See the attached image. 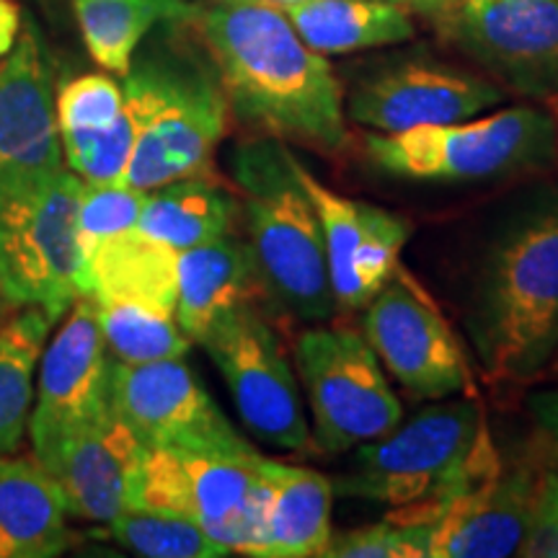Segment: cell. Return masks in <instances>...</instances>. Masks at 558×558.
I'll list each match as a JSON object with an SVG mask.
<instances>
[{
    "label": "cell",
    "instance_id": "cell-1",
    "mask_svg": "<svg viewBox=\"0 0 558 558\" xmlns=\"http://www.w3.org/2000/svg\"><path fill=\"white\" fill-rule=\"evenodd\" d=\"M190 24L213 60L228 107L264 137L292 140L326 153L347 145L341 83L282 11L251 0H215Z\"/></svg>",
    "mask_w": 558,
    "mask_h": 558
},
{
    "label": "cell",
    "instance_id": "cell-2",
    "mask_svg": "<svg viewBox=\"0 0 558 558\" xmlns=\"http://www.w3.org/2000/svg\"><path fill=\"white\" fill-rule=\"evenodd\" d=\"M469 331L486 378L527 383L558 352V190L501 228L481 264Z\"/></svg>",
    "mask_w": 558,
    "mask_h": 558
},
{
    "label": "cell",
    "instance_id": "cell-3",
    "mask_svg": "<svg viewBox=\"0 0 558 558\" xmlns=\"http://www.w3.org/2000/svg\"><path fill=\"white\" fill-rule=\"evenodd\" d=\"M230 171L243 197L248 246L267 295L290 316L329 320L337 311L324 233L316 207L298 177V158L284 140L256 137L230 156Z\"/></svg>",
    "mask_w": 558,
    "mask_h": 558
},
{
    "label": "cell",
    "instance_id": "cell-4",
    "mask_svg": "<svg viewBox=\"0 0 558 558\" xmlns=\"http://www.w3.org/2000/svg\"><path fill=\"white\" fill-rule=\"evenodd\" d=\"M81 179L65 166L0 163V288L54 324L88 295L78 241Z\"/></svg>",
    "mask_w": 558,
    "mask_h": 558
},
{
    "label": "cell",
    "instance_id": "cell-5",
    "mask_svg": "<svg viewBox=\"0 0 558 558\" xmlns=\"http://www.w3.org/2000/svg\"><path fill=\"white\" fill-rule=\"evenodd\" d=\"M352 471L331 481L344 497L390 507H439L501 465L478 401L418 411L401 427L354 448Z\"/></svg>",
    "mask_w": 558,
    "mask_h": 558
},
{
    "label": "cell",
    "instance_id": "cell-6",
    "mask_svg": "<svg viewBox=\"0 0 558 558\" xmlns=\"http://www.w3.org/2000/svg\"><path fill=\"white\" fill-rule=\"evenodd\" d=\"M122 94L137 128L124 184L150 192L209 169L230 114L218 73L181 54H148L132 60Z\"/></svg>",
    "mask_w": 558,
    "mask_h": 558
},
{
    "label": "cell",
    "instance_id": "cell-7",
    "mask_svg": "<svg viewBox=\"0 0 558 558\" xmlns=\"http://www.w3.org/2000/svg\"><path fill=\"white\" fill-rule=\"evenodd\" d=\"M365 156L396 179L473 184L538 173L556 163V128L548 109L507 107L452 124H427L396 135L369 132Z\"/></svg>",
    "mask_w": 558,
    "mask_h": 558
},
{
    "label": "cell",
    "instance_id": "cell-8",
    "mask_svg": "<svg viewBox=\"0 0 558 558\" xmlns=\"http://www.w3.org/2000/svg\"><path fill=\"white\" fill-rule=\"evenodd\" d=\"M128 505L181 514L230 554L264 558V456L143 448Z\"/></svg>",
    "mask_w": 558,
    "mask_h": 558
},
{
    "label": "cell",
    "instance_id": "cell-9",
    "mask_svg": "<svg viewBox=\"0 0 558 558\" xmlns=\"http://www.w3.org/2000/svg\"><path fill=\"white\" fill-rule=\"evenodd\" d=\"M295 362L313 414V439L339 456L399 427L403 409L365 333L316 326L300 333Z\"/></svg>",
    "mask_w": 558,
    "mask_h": 558
},
{
    "label": "cell",
    "instance_id": "cell-10",
    "mask_svg": "<svg viewBox=\"0 0 558 558\" xmlns=\"http://www.w3.org/2000/svg\"><path fill=\"white\" fill-rule=\"evenodd\" d=\"M424 16L505 90L558 94V0H442Z\"/></svg>",
    "mask_w": 558,
    "mask_h": 558
},
{
    "label": "cell",
    "instance_id": "cell-11",
    "mask_svg": "<svg viewBox=\"0 0 558 558\" xmlns=\"http://www.w3.org/2000/svg\"><path fill=\"white\" fill-rule=\"evenodd\" d=\"M199 344L220 369L243 424L256 437L279 450H308L311 429L295 369L254 305L222 318Z\"/></svg>",
    "mask_w": 558,
    "mask_h": 558
},
{
    "label": "cell",
    "instance_id": "cell-12",
    "mask_svg": "<svg viewBox=\"0 0 558 558\" xmlns=\"http://www.w3.org/2000/svg\"><path fill=\"white\" fill-rule=\"evenodd\" d=\"M362 333L409 396L439 401L473 396L471 367L450 324L401 267L365 305Z\"/></svg>",
    "mask_w": 558,
    "mask_h": 558
},
{
    "label": "cell",
    "instance_id": "cell-13",
    "mask_svg": "<svg viewBox=\"0 0 558 558\" xmlns=\"http://www.w3.org/2000/svg\"><path fill=\"white\" fill-rule=\"evenodd\" d=\"M109 407L143 448L254 450L181 360L111 362Z\"/></svg>",
    "mask_w": 558,
    "mask_h": 558
},
{
    "label": "cell",
    "instance_id": "cell-14",
    "mask_svg": "<svg viewBox=\"0 0 558 558\" xmlns=\"http://www.w3.org/2000/svg\"><path fill=\"white\" fill-rule=\"evenodd\" d=\"M507 90L465 70L403 62L373 75L349 94L347 117L354 124L396 135L427 124H452L499 107Z\"/></svg>",
    "mask_w": 558,
    "mask_h": 558
},
{
    "label": "cell",
    "instance_id": "cell-15",
    "mask_svg": "<svg viewBox=\"0 0 558 558\" xmlns=\"http://www.w3.org/2000/svg\"><path fill=\"white\" fill-rule=\"evenodd\" d=\"M32 445L34 458L60 486L68 514L109 525L128 505L143 445L111 409Z\"/></svg>",
    "mask_w": 558,
    "mask_h": 558
},
{
    "label": "cell",
    "instance_id": "cell-16",
    "mask_svg": "<svg viewBox=\"0 0 558 558\" xmlns=\"http://www.w3.org/2000/svg\"><path fill=\"white\" fill-rule=\"evenodd\" d=\"M546 471L514 465L488 473L439 507L429 558H507L518 556L535 509Z\"/></svg>",
    "mask_w": 558,
    "mask_h": 558
},
{
    "label": "cell",
    "instance_id": "cell-17",
    "mask_svg": "<svg viewBox=\"0 0 558 558\" xmlns=\"http://www.w3.org/2000/svg\"><path fill=\"white\" fill-rule=\"evenodd\" d=\"M65 316L62 329L41 354L37 407L29 416L32 439L99 418L111 409V362L94 298H78Z\"/></svg>",
    "mask_w": 558,
    "mask_h": 558
},
{
    "label": "cell",
    "instance_id": "cell-18",
    "mask_svg": "<svg viewBox=\"0 0 558 558\" xmlns=\"http://www.w3.org/2000/svg\"><path fill=\"white\" fill-rule=\"evenodd\" d=\"M0 163L62 166L52 70L32 29L0 60Z\"/></svg>",
    "mask_w": 558,
    "mask_h": 558
},
{
    "label": "cell",
    "instance_id": "cell-19",
    "mask_svg": "<svg viewBox=\"0 0 558 558\" xmlns=\"http://www.w3.org/2000/svg\"><path fill=\"white\" fill-rule=\"evenodd\" d=\"M177 269V320L197 344L222 318L267 295L254 251L246 241L230 235L179 251Z\"/></svg>",
    "mask_w": 558,
    "mask_h": 558
},
{
    "label": "cell",
    "instance_id": "cell-20",
    "mask_svg": "<svg viewBox=\"0 0 558 558\" xmlns=\"http://www.w3.org/2000/svg\"><path fill=\"white\" fill-rule=\"evenodd\" d=\"M68 505L37 458L0 452V558H54L70 546Z\"/></svg>",
    "mask_w": 558,
    "mask_h": 558
},
{
    "label": "cell",
    "instance_id": "cell-21",
    "mask_svg": "<svg viewBox=\"0 0 558 558\" xmlns=\"http://www.w3.org/2000/svg\"><path fill=\"white\" fill-rule=\"evenodd\" d=\"M264 558L324 556L331 541L333 484L324 473L264 458Z\"/></svg>",
    "mask_w": 558,
    "mask_h": 558
},
{
    "label": "cell",
    "instance_id": "cell-22",
    "mask_svg": "<svg viewBox=\"0 0 558 558\" xmlns=\"http://www.w3.org/2000/svg\"><path fill=\"white\" fill-rule=\"evenodd\" d=\"M318 54H349L414 39L411 9L401 0H295L279 9Z\"/></svg>",
    "mask_w": 558,
    "mask_h": 558
},
{
    "label": "cell",
    "instance_id": "cell-23",
    "mask_svg": "<svg viewBox=\"0 0 558 558\" xmlns=\"http://www.w3.org/2000/svg\"><path fill=\"white\" fill-rule=\"evenodd\" d=\"M88 295L99 303H135L177 316L179 251L140 230L117 235L86 259Z\"/></svg>",
    "mask_w": 558,
    "mask_h": 558
},
{
    "label": "cell",
    "instance_id": "cell-24",
    "mask_svg": "<svg viewBox=\"0 0 558 558\" xmlns=\"http://www.w3.org/2000/svg\"><path fill=\"white\" fill-rule=\"evenodd\" d=\"M239 213L241 205L222 186L202 177L179 179L148 192L137 230L173 251H186L228 235Z\"/></svg>",
    "mask_w": 558,
    "mask_h": 558
},
{
    "label": "cell",
    "instance_id": "cell-25",
    "mask_svg": "<svg viewBox=\"0 0 558 558\" xmlns=\"http://www.w3.org/2000/svg\"><path fill=\"white\" fill-rule=\"evenodd\" d=\"M194 0H73L83 41L96 65L128 75L145 34L158 24H181L197 13Z\"/></svg>",
    "mask_w": 558,
    "mask_h": 558
},
{
    "label": "cell",
    "instance_id": "cell-26",
    "mask_svg": "<svg viewBox=\"0 0 558 558\" xmlns=\"http://www.w3.org/2000/svg\"><path fill=\"white\" fill-rule=\"evenodd\" d=\"M52 326L41 308H24L0 326V452H16L29 427L34 373Z\"/></svg>",
    "mask_w": 558,
    "mask_h": 558
},
{
    "label": "cell",
    "instance_id": "cell-27",
    "mask_svg": "<svg viewBox=\"0 0 558 558\" xmlns=\"http://www.w3.org/2000/svg\"><path fill=\"white\" fill-rule=\"evenodd\" d=\"M298 177L303 181L305 192L316 207L320 233H324L326 267H329V282L337 308L362 311L357 279H354V256H357L362 241V202L347 199L341 194L324 186L313 173L298 160Z\"/></svg>",
    "mask_w": 558,
    "mask_h": 558
},
{
    "label": "cell",
    "instance_id": "cell-28",
    "mask_svg": "<svg viewBox=\"0 0 558 558\" xmlns=\"http://www.w3.org/2000/svg\"><path fill=\"white\" fill-rule=\"evenodd\" d=\"M94 303L107 347L120 362L181 360L190 352L192 339L171 313L135 303Z\"/></svg>",
    "mask_w": 558,
    "mask_h": 558
},
{
    "label": "cell",
    "instance_id": "cell-29",
    "mask_svg": "<svg viewBox=\"0 0 558 558\" xmlns=\"http://www.w3.org/2000/svg\"><path fill=\"white\" fill-rule=\"evenodd\" d=\"M114 541L132 554L145 558H222L230 556L226 546L209 538L197 522L181 514L158 509L124 505L109 522Z\"/></svg>",
    "mask_w": 558,
    "mask_h": 558
},
{
    "label": "cell",
    "instance_id": "cell-30",
    "mask_svg": "<svg viewBox=\"0 0 558 558\" xmlns=\"http://www.w3.org/2000/svg\"><path fill=\"white\" fill-rule=\"evenodd\" d=\"M135 140V120H132L130 109L124 107L122 114L109 128L60 135L62 160L81 181L114 184V181H124L128 177Z\"/></svg>",
    "mask_w": 558,
    "mask_h": 558
},
{
    "label": "cell",
    "instance_id": "cell-31",
    "mask_svg": "<svg viewBox=\"0 0 558 558\" xmlns=\"http://www.w3.org/2000/svg\"><path fill=\"white\" fill-rule=\"evenodd\" d=\"M148 192L114 181V184H94L81 181L78 192V241L83 256L94 254L101 243L117 235L137 230Z\"/></svg>",
    "mask_w": 558,
    "mask_h": 558
},
{
    "label": "cell",
    "instance_id": "cell-32",
    "mask_svg": "<svg viewBox=\"0 0 558 558\" xmlns=\"http://www.w3.org/2000/svg\"><path fill=\"white\" fill-rule=\"evenodd\" d=\"M435 522L390 512L383 522L331 535L329 558H429Z\"/></svg>",
    "mask_w": 558,
    "mask_h": 558
},
{
    "label": "cell",
    "instance_id": "cell-33",
    "mask_svg": "<svg viewBox=\"0 0 558 558\" xmlns=\"http://www.w3.org/2000/svg\"><path fill=\"white\" fill-rule=\"evenodd\" d=\"M362 241L354 256V279L362 305L373 300L390 275L399 269V256L411 235V222L399 213L362 202Z\"/></svg>",
    "mask_w": 558,
    "mask_h": 558
},
{
    "label": "cell",
    "instance_id": "cell-34",
    "mask_svg": "<svg viewBox=\"0 0 558 558\" xmlns=\"http://www.w3.org/2000/svg\"><path fill=\"white\" fill-rule=\"evenodd\" d=\"M124 109L122 86L109 75L90 73L68 81L54 96V117L60 135L70 132H94L109 128Z\"/></svg>",
    "mask_w": 558,
    "mask_h": 558
},
{
    "label": "cell",
    "instance_id": "cell-35",
    "mask_svg": "<svg viewBox=\"0 0 558 558\" xmlns=\"http://www.w3.org/2000/svg\"><path fill=\"white\" fill-rule=\"evenodd\" d=\"M527 411L533 416L535 435L550 458L558 460V388L541 390L527 399Z\"/></svg>",
    "mask_w": 558,
    "mask_h": 558
},
{
    "label": "cell",
    "instance_id": "cell-36",
    "mask_svg": "<svg viewBox=\"0 0 558 558\" xmlns=\"http://www.w3.org/2000/svg\"><path fill=\"white\" fill-rule=\"evenodd\" d=\"M21 34V9L16 0H0V60L13 50Z\"/></svg>",
    "mask_w": 558,
    "mask_h": 558
},
{
    "label": "cell",
    "instance_id": "cell-37",
    "mask_svg": "<svg viewBox=\"0 0 558 558\" xmlns=\"http://www.w3.org/2000/svg\"><path fill=\"white\" fill-rule=\"evenodd\" d=\"M538 512L546 514L558 530V473L546 471V478H543V488H541V499H538Z\"/></svg>",
    "mask_w": 558,
    "mask_h": 558
},
{
    "label": "cell",
    "instance_id": "cell-38",
    "mask_svg": "<svg viewBox=\"0 0 558 558\" xmlns=\"http://www.w3.org/2000/svg\"><path fill=\"white\" fill-rule=\"evenodd\" d=\"M546 109L550 111V117H554V128H556V163H558V94L548 96Z\"/></svg>",
    "mask_w": 558,
    "mask_h": 558
},
{
    "label": "cell",
    "instance_id": "cell-39",
    "mask_svg": "<svg viewBox=\"0 0 558 558\" xmlns=\"http://www.w3.org/2000/svg\"><path fill=\"white\" fill-rule=\"evenodd\" d=\"M251 3H267V5H275V9H282V5L295 3V0H251ZM401 3H407V0H401Z\"/></svg>",
    "mask_w": 558,
    "mask_h": 558
},
{
    "label": "cell",
    "instance_id": "cell-40",
    "mask_svg": "<svg viewBox=\"0 0 558 558\" xmlns=\"http://www.w3.org/2000/svg\"><path fill=\"white\" fill-rule=\"evenodd\" d=\"M9 308H13V305L9 303V300H5V295H3V288H0V318L5 316V311Z\"/></svg>",
    "mask_w": 558,
    "mask_h": 558
},
{
    "label": "cell",
    "instance_id": "cell-41",
    "mask_svg": "<svg viewBox=\"0 0 558 558\" xmlns=\"http://www.w3.org/2000/svg\"><path fill=\"white\" fill-rule=\"evenodd\" d=\"M550 369H554V373L558 375V352H556V357L554 360H550V365H548Z\"/></svg>",
    "mask_w": 558,
    "mask_h": 558
}]
</instances>
